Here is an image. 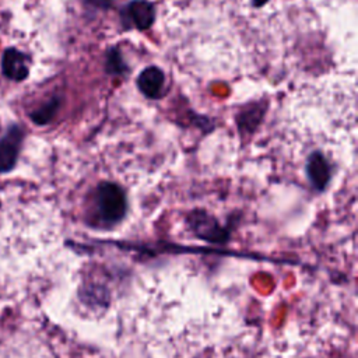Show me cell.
Here are the masks:
<instances>
[{"instance_id":"1","label":"cell","mask_w":358,"mask_h":358,"mask_svg":"<svg viewBox=\"0 0 358 358\" xmlns=\"http://www.w3.org/2000/svg\"><path fill=\"white\" fill-rule=\"evenodd\" d=\"M127 213L124 190L113 182L99 183L87 210V225L98 229H110L120 224Z\"/></svg>"},{"instance_id":"2","label":"cell","mask_w":358,"mask_h":358,"mask_svg":"<svg viewBox=\"0 0 358 358\" xmlns=\"http://www.w3.org/2000/svg\"><path fill=\"white\" fill-rule=\"evenodd\" d=\"M186 222L193 235L208 243H225L229 239V231L218 220L204 210H193L187 214Z\"/></svg>"},{"instance_id":"3","label":"cell","mask_w":358,"mask_h":358,"mask_svg":"<svg viewBox=\"0 0 358 358\" xmlns=\"http://www.w3.org/2000/svg\"><path fill=\"white\" fill-rule=\"evenodd\" d=\"M25 130L18 123H10L0 137V175L10 173L18 162Z\"/></svg>"},{"instance_id":"4","label":"cell","mask_w":358,"mask_h":358,"mask_svg":"<svg viewBox=\"0 0 358 358\" xmlns=\"http://www.w3.org/2000/svg\"><path fill=\"white\" fill-rule=\"evenodd\" d=\"M1 74L14 83H22L28 78L31 70V57L28 53L20 50L18 48L10 46L3 50L1 63H0Z\"/></svg>"},{"instance_id":"5","label":"cell","mask_w":358,"mask_h":358,"mask_svg":"<svg viewBox=\"0 0 358 358\" xmlns=\"http://www.w3.org/2000/svg\"><path fill=\"white\" fill-rule=\"evenodd\" d=\"M306 176L313 189L323 192L330 182L331 169L326 157L320 151H315L309 155L306 162Z\"/></svg>"},{"instance_id":"6","label":"cell","mask_w":358,"mask_h":358,"mask_svg":"<svg viewBox=\"0 0 358 358\" xmlns=\"http://www.w3.org/2000/svg\"><path fill=\"white\" fill-rule=\"evenodd\" d=\"M165 84L164 71L157 66L145 67L137 77V87L141 94L150 99H157L162 95Z\"/></svg>"},{"instance_id":"7","label":"cell","mask_w":358,"mask_h":358,"mask_svg":"<svg viewBox=\"0 0 358 358\" xmlns=\"http://www.w3.org/2000/svg\"><path fill=\"white\" fill-rule=\"evenodd\" d=\"M127 15L137 29H148L155 21V7L148 0H133L127 6Z\"/></svg>"},{"instance_id":"8","label":"cell","mask_w":358,"mask_h":358,"mask_svg":"<svg viewBox=\"0 0 358 358\" xmlns=\"http://www.w3.org/2000/svg\"><path fill=\"white\" fill-rule=\"evenodd\" d=\"M60 108V96H52L43 105L29 112V119L36 126H45L53 120Z\"/></svg>"},{"instance_id":"9","label":"cell","mask_w":358,"mask_h":358,"mask_svg":"<svg viewBox=\"0 0 358 358\" xmlns=\"http://www.w3.org/2000/svg\"><path fill=\"white\" fill-rule=\"evenodd\" d=\"M266 112V106L260 105H252L245 108L239 115H238V126L241 130H246V133L253 131L260 120L263 119V115Z\"/></svg>"},{"instance_id":"10","label":"cell","mask_w":358,"mask_h":358,"mask_svg":"<svg viewBox=\"0 0 358 358\" xmlns=\"http://www.w3.org/2000/svg\"><path fill=\"white\" fill-rule=\"evenodd\" d=\"M106 71L109 74H122L126 71V64L123 62V57L120 52L115 48L108 50L106 55Z\"/></svg>"},{"instance_id":"11","label":"cell","mask_w":358,"mask_h":358,"mask_svg":"<svg viewBox=\"0 0 358 358\" xmlns=\"http://www.w3.org/2000/svg\"><path fill=\"white\" fill-rule=\"evenodd\" d=\"M85 1L87 4L94 7H106L110 3V0H85Z\"/></svg>"},{"instance_id":"12","label":"cell","mask_w":358,"mask_h":358,"mask_svg":"<svg viewBox=\"0 0 358 358\" xmlns=\"http://www.w3.org/2000/svg\"><path fill=\"white\" fill-rule=\"evenodd\" d=\"M267 1H270V0H252V3H253L255 7H263Z\"/></svg>"},{"instance_id":"13","label":"cell","mask_w":358,"mask_h":358,"mask_svg":"<svg viewBox=\"0 0 358 358\" xmlns=\"http://www.w3.org/2000/svg\"><path fill=\"white\" fill-rule=\"evenodd\" d=\"M0 210H1V201H0Z\"/></svg>"}]
</instances>
